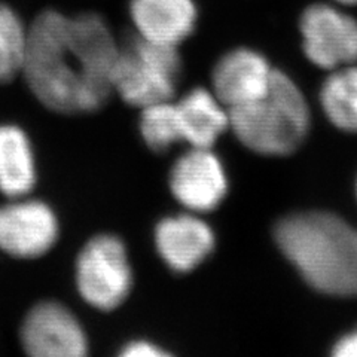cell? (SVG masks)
<instances>
[{
    "instance_id": "obj_1",
    "label": "cell",
    "mask_w": 357,
    "mask_h": 357,
    "mask_svg": "<svg viewBox=\"0 0 357 357\" xmlns=\"http://www.w3.org/2000/svg\"><path fill=\"white\" fill-rule=\"evenodd\" d=\"M119 45L97 14L45 10L27 29L22 75L39 102L66 115L102 109L112 89Z\"/></svg>"
},
{
    "instance_id": "obj_2",
    "label": "cell",
    "mask_w": 357,
    "mask_h": 357,
    "mask_svg": "<svg viewBox=\"0 0 357 357\" xmlns=\"http://www.w3.org/2000/svg\"><path fill=\"white\" fill-rule=\"evenodd\" d=\"M278 249L317 292L357 298V229L328 211H301L275 225Z\"/></svg>"
},
{
    "instance_id": "obj_3",
    "label": "cell",
    "mask_w": 357,
    "mask_h": 357,
    "mask_svg": "<svg viewBox=\"0 0 357 357\" xmlns=\"http://www.w3.org/2000/svg\"><path fill=\"white\" fill-rule=\"evenodd\" d=\"M229 128L250 151L284 156L295 152L310 130V109L299 86L274 69L270 86L253 102L228 109Z\"/></svg>"
},
{
    "instance_id": "obj_4",
    "label": "cell",
    "mask_w": 357,
    "mask_h": 357,
    "mask_svg": "<svg viewBox=\"0 0 357 357\" xmlns=\"http://www.w3.org/2000/svg\"><path fill=\"white\" fill-rule=\"evenodd\" d=\"M181 70L177 47L155 43L137 35L119 47L112 70V89L126 103L143 109L173 100Z\"/></svg>"
},
{
    "instance_id": "obj_5",
    "label": "cell",
    "mask_w": 357,
    "mask_h": 357,
    "mask_svg": "<svg viewBox=\"0 0 357 357\" xmlns=\"http://www.w3.org/2000/svg\"><path fill=\"white\" fill-rule=\"evenodd\" d=\"M76 284L86 303L110 311L127 299L132 274L121 238L103 234L89 240L76 261Z\"/></svg>"
},
{
    "instance_id": "obj_6",
    "label": "cell",
    "mask_w": 357,
    "mask_h": 357,
    "mask_svg": "<svg viewBox=\"0 0 357 357\" xmlns=\"http://www.w3.org/2000/svg\"><path fill=\"white\" fill-rule=\"evenodd\" d=\"M299 29L307 59L320 69L332 72L357 63V20L341 8L311 5Z\"/></svg>"
},
{
    "instance_id": "obj_7",
    "label": "cell",
    "mask_w": 357,
    "mask_h": 357,
    "mask_svg": "<svg viewBox=\"0 0 357 357\" xmlns=\"http://www.w3.org/2000/svg\"><path fill=\"white\" fill-rule=\"evenodd\" d=\"M22 349L33 357H82L88 342L79 321L59 303L33 307L20 331Z\"/></svg>"
},
{
    "instance_id": "obj_8",
    "label": "cell",
    "mask_w": 357,
    "mask_h": 357,
    "mask_svg": "<svg viewBox=\"0 0 357 357\" xmlns=\"http://www.w3.org/2000/svg\"><path fill=\"white\" fill-rule=\"evenodd\" d=\"M59 237V220L42 201L18 199L0 207V249L15 258H38Z\"/></svg>"
},
{
    "instance_id": "obj_9",
    "label": "cell",
    "mask_w": 357,
    "mask_h": 357,
    "mask_svg": "<svg viewBox=\"0 0 357 357\" xmlns=\"http://www.w3.org/2000/svg\"><path fill=\"white\" fill-rule=\"evenodd\" d=\"M170 188L176 199L186 208L211 211L225 198L228 181L211 148H192L174 162Z\"/></svg>"
},
{
    "instance_id": "obj_10",
    "label": "cell",
    "mask_w": 357,
    "mask_h": 357,
    "mask_svg": "<svg viewBox=\"0 0 357 357\" xmlns=\"http://www.w3.org/2000/svg\"><path fill=\"white\" fill-rule=\"evenodd\" d=\"M274 69L259 52L234 50L219 60L213 70V89L227 109L261 97L270 86Z\"/></svg>"
},
{
    "instance_id": "obj_11",
    "label": "cell",
    "mask_w": 357,
    "mask_h": 357,
    "mask_svg": "<svg viewBox=\"0 0 357 357\" xmlns=\"http://www.w3.org/2000/svg\"><path fill=\"white\" fill-rule=\"evenodd\" d=\"M155 244L164 262L176 273L192 271L215 249V234L192 215L165 218L155 231Z\"/></svg>"
},
{
    "instance_id": "obj_12",
    "label": "cell",
    "mask_w": 357,
    "mask_h": 357,
    "mask_svg": "<svg viewBox=\"0 0 357 357\" xmlns=\"http://www.w3.org/2000/svg\"><path fill=\"white\" fill-rule=\"evenodd\" d=\"M130 10L140 38L169 47L191 35L197 21L194 0H131Z\"/></svg>"
},
{
    "instance_id": "obj_13",
    "label": "cell",
    "mask_w": 357,
    "mask_h": 357,
    "mask_svg": "<svg viewBox=\"0 0 357 357\" xmlns=\"http://www.w3.org/2000/svg\"><path fill=\"white\" fill-rule=\"evenodd\" d=\"M183 142L192 148H211L227 128L229 114L215 93L195 88L176 103Z\"/></svg>"
},
{
    "instance_id": "obj_14",
    "label": "cell",
    "mask_w": 357,
    "mask_h": 357,
    "mask_svg": "<svg viewBox=\"0 0 357 357\" xmlns=\"http://www.w3.org/2000/svg\"><path fill=\"white\" fill-rule=\"evenodd\" d=\"M35 183V156L26 132L15 126H0V191L21 198Z\"/></svg>"
},
{
    "instance_id": "obj_15",
    "label": "cell",
    "mask_w": 357,
    "mask_h": 357,
    "mask_svg": "<svg viewBox=\"0 0 357 357\" xmlns=\"http://www.w3.org/2000/svg\"><path fill=\"white\" fill-rule=\"evenodd\" d=\"M320 103L331 124L357 134V63L331 72L323 82Z\"/></svg>"
},
{
    "instance_id": "obj_16",
    "label": "cell",
    "mask_w": 357,
    "mask_h": 357,
    "mask_svg": "<svg viewBox=\"0 0 357 357\" xmlns=\"http://www.w3.org/2000/svg\"><path fill=\"white\" fill-rule=\"evenodd\" d=\"M27 50V27L15 10L0 3V84L22 73Z\"/></svg>"
},
{
    "instance_id": "obj_17",
    "label": "cell",
    "mask_w": 357,
    "mask_h": 357,
    "mask_svg": "<svg viewBox=\"0 0 357 357\" xmlns=\"http://www.w3.org/2000/svg\"><path fill=\"white\" fill-rule=\"evenodd\" d=\"M140 132L153 152H165L173 144L183 142L177 107L172 100L142 109Z\"/></svg>"
},
{
    "instance_id": "obj_18",
    "label": "cell",
    "mask_w": 357,
    "mask_h": 357,
    "mask_svg": "<svg viewBox=\"0 0 357 357\" xmlns=\"http://www.w3.org/2000/svg\"><path fill=\"white\" fill-rule=\"evenodd\" d=\"M122 357H164L169 356L165 350L160 349L148 341H132L127 344L124 350L119 353Z\"/></svg>"
},
{
    "instance_id": "obj_19",
    "label": "cell",
    "mask_w": 357,
    "mask_h": 357,
    "mask_svg": "<svg viewBox=\"0 0 357 357\" xmlns=\"http://www.w3.org/2000/svg\"><path fill=\"white\" fill-rule=\"evenodd\" d=\"M332 356L335 357H357V328L335 342L332 349Z\"/></svg>"
},
{
    "instance_id": "obj_20",
    "label": "cell",
    "mask_w": 357,
    "mask_h": 357,
    "mask_svg": "<svg viewBox=\"0 0 357 357\" xmlns=\"http://www.w3.org/2000/svg\"><path fill=\"white\" fill-rule=\"evenodd\" d=\"M335 2L342 5V6H356L357 0H335Z\"/></svg>"
},
{
    "instance_id": "obj_21",
    "label": "cell",
    "mask_w": 357,
    "mask_h": 357,
    "mask_svg": "<svg viewBox=\"0 0 357 357\" xmlns=\"http://www.w3.org/2000/svg\"><path fill=\"white\" fill-rule=\"evenodd\" d=\"M356 197H357V181H356Z\"/></svg>"
}]
</instances>
